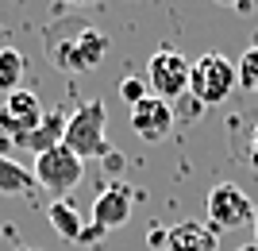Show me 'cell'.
<instances>
[{
    "label": "cell",
    "mask_w": 258,
    "mask_h": 251,
    "mask_svg": "<svg viewBox=\"0 0 258 251\" xmlns=\"http://www.w3.org/2000/svg\"><path fill=\"white\" fill-rule=\"evenodd\" d=\"M151 247H158V251H166V240H170V228H151Z\"/></svg>",
    "instance_id": "17"
},
{
    "label": "cell",
    "mask_w": 258,
    "mask_h": 251,
    "mask_svg": "<svg viewBox=\"0 0 258 251\" xmlns=\"http://www.w3.org/2000/svg\"><path fill=\"white\" fill-rule=\"evenodd\" d=\"M66 120H70V112H62V109H50L43 116V124L35 131H27V135H20V139H12L16 147H23V151H35V159L43 151H50V147H62V139H66Z\"/></svg>",
    "instance_id": "10"
},
{
    "label": "cell",
    "mask_w": 258,
    "mask_h": 251,
    "mask_svg": "<svg viewBox=\"0 0 258 251\" xmlns=\"http://www.w3.org/2000/svg\"><path fill=\"white\" fill-rule=\"evenodd\" d=\"M35 186H43L46 193H54V201H62L70 189L81 186V178H85V163L77 159L70 147H50V151H43L39 159H35Z\"/></svg>",
    "instance_id": "4"
},
{
    "label": "cell",
    "mask_w": 258,
    "mask_h": 251,
    "mask_svg": "<svg viewBox=\"0 0 258 251\" xmlns=\"http://www.w3.org/2000/svg\"><path fill=\"white\" fill-rule=\"evenodd\" d=\"M119 97L127 101L131 109H135V105H139L143 97H147V89H143V81L139 77H123V81H119Z\"/></svg>",
    "instance_id": "16"
},
{
    "label": "cell",
    "mask_w": 258,
    "mask_h": 251,
    "mask_svg": "<svg viewBox=\"0 0 258 251\" xmlns=\"http://www.w3.org/2000/svg\"><path fill=\"white\" fill-rule=\"evenodd\" d=\"M166 251H220L212 224H201V220H185V224H173Z\"/></svg>",
    "instance_id": "11"
},
{
    "label": "cell",
    "mask_w": 258,
    "mask_h": 251,
    "mask_svg": "<svg viewBox=\"0 0 258 251\" xmlns=\"http://www.w3.org/2000/svg\"><path fill=\"white\" fill-rule=\"evenodd\" d=\"M16 251H35V247H16Z\"/></svg>",
    "instance_id": "23"
},
{
    "label": "cell",
    "mask_w": 258,
    "mask_h": 251,
    "mask_svg": "<svg viewBox=\"0 0 258 251\" xmlns=\"http://www.w3.org/2000/svg\"><path fill=\"white\" fill-rule=\"evenodd\" d=\"M216 4H224V8H247L243 0H216Z\"/></svg>",
    "instance_id": "19"
},
{
    "label": "cell",
    "mask_w": 258,
    "mask_h": 251,
    "mask_svg": "<svg viewBox=\"0 0 258 251\" xmlns=\"http://www.w3.org/2000/svg\"><path fill=\"white\" fill-rule=\"evenodd\" d=\"M247 159H250V166L258 170V124H254V135H250V151H247Z\"/></svg>",
    "instance_id": "18"
},
{
    "label": "cell",
    "mask_w": 258,
    "mask_h": 251,
    "mask_svg": "<svg viewBox=\"0 0 258 251\" xmlns=\"http://www.w3.org/2000/svg\"><path fill=\"white\" fill-rule=\"evenodd\" d=\"M46 55L66 74H85L104 62L108 39L89 23H54L50 39H46Z\"/></svg>",
    "instance_id": "1"
},
{
    "label": "cell",
    "mask_w": 258,
    "mask_h": 251,
    "mask_svg": "<svg viewBox=\"0 0 258 251\" xmlns=\"http://www.w3.org/2000/svg\"><path fill=\"white\" fill-rule=\"evenodd\" d=\"M189 70L193 62L170 46H162L151 55V66H147V85H151V97H162V101H181L189 97Z\"/></svg>",
    "instance_id": "5"
},
{
    "label": "cell",
    "mask_w": 258,
    "mask_h": 251,
    "mask_svg": "<svg viewBox=\"0 0 258 251\" xmlns=\"http://www.w3.org/2000/svg\"><path fill=\"white\" fill-rule=\"evenodd\" d=\"M235 85H239V74H235V62H231V58L216 55V51L193 58V70H189V97H193L201 109L227 101L235 93Z\"/></svg>",
    "instance_id": "3"
},
{
    "label": "cell",
    "mask_w": 258,
    "mask_h": 251,
    "mask_svg": "<svg viewBox=\"0 0 258 251\" xmlns=\"http://www.w3.org/2000/svg\"><path fill=\"white\" fill-rule=\"evenodd\" d=\"M173 120H177L173 105H170V101H162V97H151V93L131 109V131H135L139 139H147V143L166 139V135L173 131Z\"/></svg>",
    "instance_id": "8"
},
{
    "label": "cell",
    "mask_w": 258,
    "mask_h": 251,
    "mask_svg": "<svg viewBox=\"0 0 258 251\" xmlns=\"http://www.w3.org/2000/svg\"><path fill=\"white\" fill-rule=\"evenodd\" d=\"M31 189H35V174L31 170L20 166L16 159H8V155H0V193L20 197V193H31Z\"/></svg>",
    "instance_id": "13"
},
{
    "label": "cell",
    "mask_w": 258,
    "mask_h": 251,
    "mask_svg": "<svg viewBox=\"0 0 258 251\" xmlns=\"http://www.w3.org/2000/svg\"><path fill=\"white\" fill-rule=\"evenodd\" d=\"M70 4H93V0H70Z\"/></svg>",
    "instance_id": "22"
},
{
    "label": "cell",
    "mask_w": 258,
    "mask_h": 251,
    "mask_svg": "<svg viewBox=\"0 0 258 251\" xmlns=\"http://www.w3.org/2000/svg\"><path fill=\"white\" fill-rule=\"evenodd\" d=\"M23 74H27V62H23V55L16 51V46H4L0 51V93L8 97V93H16L23 81Z\"/></svg>",
    "instance_id": "14"
},
{
    "label": "cell",
    "mask_w": 258,
    "mask_h": 251,
    "mask_svg": "<svg viewBox=\"0 0 258 251\" xmlns=\"http://www.w3.org/2000/svg\"><path fill=\"white\" fill-rule=\"evenodd\" d=\"M250 4H254V8H258V0H250Z\"/></svg>",
    "instance_id": "24"
},
{
    "label": "cell",
    "mask_w": 258,
    "mask_h": 251,
    "mask_svg": "<svg viewBox=\"0 0 258 251\" xmlns=\"http://www.w3.org/2000/svg\"><path fill=\"white\" fill-rule=\"evenodd\" d=\"M235 74H239V89L258 93V46H250V51H243V55H239Z\"/></svg>",
    "instance_id": "15"
},
{
    "label": "cell",
    "mask_w": 258,
    "mask_h": 251,
    "mask_svg": "<svg viewBox=\"0 0 258 251\" xmlns=\"http://www.w3.org/2000/svg\"><path fill=\"white\" fill-rule=\"evenodd\" d=\"M205 213H208V220H212V228H239V224H247V220L254 224L258 209L250 205V197L243 193L235 182H220V186H212V193H208Z\"/></svg>",
    "instance_id": "6"
},
{
    "label": "cell",
    "mask_w": 258,
    "mask_h": 251,
    "mask_svg": "<svg viewBox=\"0 0 258 251\" xmlns=\"http://www.w3.org/2000/svg\"><path fill=\"white\" fill-rule=\"evenodd\" d=\"M46 217H50V228L62 236V240L70 243H81V236H85V220H81V213H77L70 201H50V209H46Z\"/></svg>",
    "instance_id": "12"
},
{
    "label": "cell",
    "mask_w": 258,
    "mask_h": 251,
    "mask_svg": "<svg viewBox=\"0 0 258 251\" xmlns=\"http://www.w3.org/2000/svg\"><path fill=\"white\" fill-rule=\"evenodd\" d=\"M108 112H104V101H85V105H77L70 112V120H66V147L85 163V159H108V155L116 151L112 143H108Z\"/></svg>",
    "instance_id": "2"
},
{
    "label": "cell",
    "mask_w": 258,
    "mask_h": 251,
    "mask_svg": "<svg viewBox=\"0 0 258 251\" xmlns=\"http://www.w3.org/2000/svg\"><path fill=\"white\" fill-rule=\"evenodd\" d=\"M254 243H258V213H254Z\"/></svg>",
    "instance_id": "21"
},
{
    "label": "cell",
    "mask_w": 258,
    "mask_h": 251,
    "mask_svg": "<svg viewBox=\"0 0 258 251\" xmlns=\"http://www.w3.org/2000/svg\"><path fill=\"white\" fill-rule=\"evenodd\" d=\"M131 205H135V193H131L123 182H112L108 189H100L97 201H93V228L100 232H112V228H123L131 220Z\"/></svg>",
    "instance_id": "9"
},
{
    "label": "cell",
    "mask_w": 258,
    "mask_h": 251,
    "mask_svg": "<svg viewBox=\"0 0 258 251\" xmlns=\"http://www.w3.org/2000/svg\"><path fill=\"white\" fill-rule=\"evenodd\" d=\"M43 116L46 112H43V105H39V97H35L31 89H16V93H8L4 105H0V131H4L8 139H20V135L39 128Z\"/></svg>",
    "instance_id": "7"
},
{
    "label": "cell",
    "mask_w": 258,
    "mask_h": 251,
    "mask_svg": "<svg viewBox=\"0 0 258 251\" xmlns=\"http://www.w3.org/2000/svg\"><path fill=\"white\" fill-rule=\"evenodd\" d=\"M239 251H258V243H243V247H239Z\"/></svg>",
    "instance_id": "20"
}]
</instances>
